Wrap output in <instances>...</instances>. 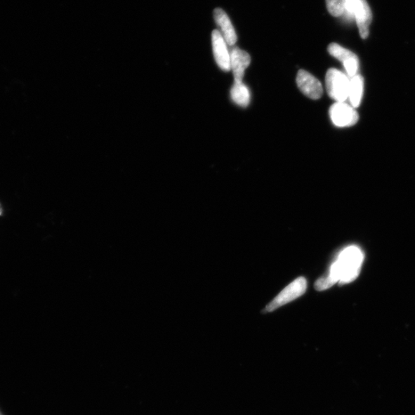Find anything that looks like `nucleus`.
I'll list each match as a JSON object with an SVG mask.
<instances>
[{"instance_id": "nucleus-9", "label": "nucleus", "mask_w": 415, "mask_h": 415, "mask_svg": "<svg viewBox=\"0 0 415 415\" xmlns=\"http://www.w3.org/2000/svg\"><path fill=\"white\" fill-rule=\"evenodd\" d=\"M231 70L233 72L235 83H242L246 70L249 67L251 57L239 48H234L230 54Z\"/></svg>"}, {"instance_id": "nucleus-1", "label": "nucleus", "mask_w": 415, "mask_h": 415, "mask_svg": "<svg viewBox=\"0 0 415 415\" xmlns=\"http://www.w3.org/2000/svg\"><path fill=\"white\" fill-rule=\"evenodd\" d=\"M363 259L364 255L360 248L349 246L341 252L328 275L335 283L352 282L360 273Z\"/></svg>"}, {"instance_id": "nucleus-11", "label": "nucleus", "mask_w": 415, "mask_h": 415, "mask_svg": "<svg viewBox=\"0 0 415 415\" xmlns=\"http://www.w3.org/2000/svg\"><path fill=\"white\" fill-rule=\"evenodd\" d=\"M364 92V79L362 76L357 74L351 78L350 82L348 100L352 107L357 108L360 107Z\"/></svg>"}, {"instance_id": "nucleus-15", "label": "nucleus", "mask_w": 415, "mask_h": 415, "mask_svg": "<svg viewBox=\"0 0 415 415\" xmlns=\"http://www.w3.org/2000/svg\"><path fill=\"white\" fill-rule=\"evenodd\" d=\"M0 415H3V414H1V412H0Z\"/></svg>"}, {"instance_id": "nucleus-2", "label": "nucleus", "mask_w": 415, "mask_h": 415, "mask_svg": "<svg viewBox=\"0 0 415 415\" xmlns=\"http://www.w3.org/2000/svg\"><path fill=\"white\" fill-rule=\"evenodd\" d=\"M351 79L343 72L330 69L325 77L329 96L337 103H345L348 99Z\"/></svg>"}, {"instance_id": "nucleus-13", "label": "nucleus", "mask_w": 415, "mask_h": 415, "mask_svg": "<svg viewBox=\"0 0 415 415\" xmlns=\"http://www.w3.org/2000/svg\"><path fill=\"white\" fill-rule=\"evenodd\" d=\"M327 9L333 16H340L344 14L343 0H327Z\"/></svg>"}, {"instance_id": "nucleus-14", "label": "nucleus", "mask_w": 415, "mask_h": 415, "mask_svg": "<svg viewBox=\"0 0 415 415\" xmlns=\"http://www.w3.org/2000/svg\"><path fill=\"white\" fill-rule=\"evenodd\" d=\"M344 6V14L348 20H353L355 0H343Z\"/></svg>"}, {"instance_id": "nucleus-4", "label": "nucleus", "mask_w": 415, "mask_h": 415, "mask_svg": "<svg viewBox=\"0 0 415 415\" xmlns=\"http://www.w3.org/2000/svg\"><path fill=\"white\" fill-rule=\"evenodd\" d=\"M329 114L333 124L341 128L353 126L360 119L355 109L345 103H336L332 105Z\"/></svg>"}, {"instance_id": "nucleus-3", "label": "nucleus", "mask_w": 415, "mask_h": 415, "mask_svg": "<svg viewBox=\"0 0 415 415\" xmlns=\"http://www.w3.org/2000/svg\"><path fill=\"white\" fill-rule=\"evenodd\" d=\"M307 289V281L304 277H300L289 286L284 288L270 303H268L264 309L265 312H272L292 301L303 296Z\"/></svg>"}, {"instance_id": "nucleus-6", "label": "nucleus", "mask_w": 415, "mask_h": 415, "mask_svg": "<svg viewBox=\"0 0 415 415\" xmlns=\"http://www.w3.org/2000/svg\"><path fill=\"white\" fill-rule=\"evenodd\" d=\"M296 83L300 91L312 100H319L323 94L320 81L305 70L298 71Z\"/></svg>"}, {"instance_id": "nucleus-10", "label": "nucleus", "mask_w": 415, "mask_h": 415, "mask_svg": "<svg viewBox=\"0 0 415 415\" xmlns=\"http://www.w3.org/2000/svg\"><path fill=\"white\" fill-rule=\"evenodd\" d=\"M214 18L217 25L222 29L223 37L225 42L230 46L235 45L236 41H237V36H236L229 16L220 8H217L214 11Z\"/></svg>"}, {"instance_id": "nucleus-8", "label": "nucleus", "mask_w": 415, "mask_h": 415, "mask_svg": "<svg viewBox=\"0 0 415 415\" xmlns=\"http://www.w3.org/2000/svg\"><path fill=\"white\" fill-rule=\"evenodd\" d=\"M354 16L362 38H368L372 14L366 0H355Z\"/></svg>"}, {"instance_id": "nucleus-5", "label": "nucleus", "mask_w": 415, "mask_h": 415, "mask_svg": "<svg viewBox=\"0 0 415 415\" xmlns=\"http://www.w3.org/2000/svg\"><path fill=\"white\" fill-rule=\"evenodd\" d=\"M329 53L335 58L343 63L346 74L353 78L357 75L360 69V60L357 56L347 48L337 44H331L329 46Z\"/></svg>"}, {"instance_id": "nucleus-12", "label": "nucleus", "mask_w": 415, "mask_h": 415, "mask_svg": "<svg viewBox=\"0 0 415 415\" xmlns=\"http://www.w3.org/2000/svg\"><path fill=\"white\" fill-rule=\"evenodd\" d=\"M231 98L239 107H247L251 98L249 88L243 83H234L231 89Z\"/></svg>"}, {"instance_id": "nucleus-7", "label": "nucleus", "mask_w": 415, "mask_h": 415, "mask_svg": "<svg viewBox=\"0 0 415 415\" xmlns=\"http://www.w3.org/2000/svg\"><path fill=\"white\" fill-rule=\"evenodd\" d=\"M211 42H213L214 57L218 66L223 71L229 72L231 70V57L228 51L227 43L220 32L216 29L213 32Z\"/></svg>"}]
</instances>
